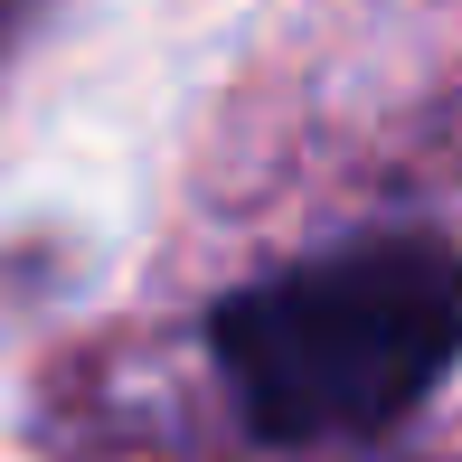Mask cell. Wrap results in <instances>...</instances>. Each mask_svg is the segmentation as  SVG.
Segmentation results:
<instances>
[{"label": "cell", "instance_id": "obj_1", "mask_svg": "<svg viewBox=\"0 0 462 462\" xmlns=\"http://www.w3.org/2000/svg\"><path fill=\"white\" fill-rule=\"evenodd\" d=\"M208 359L255 444H377L462 359V255L434 236H368L255 274L208 311Z\"/></svg>", "mask_w": 462, "mask_h": 462}]
</instances>
